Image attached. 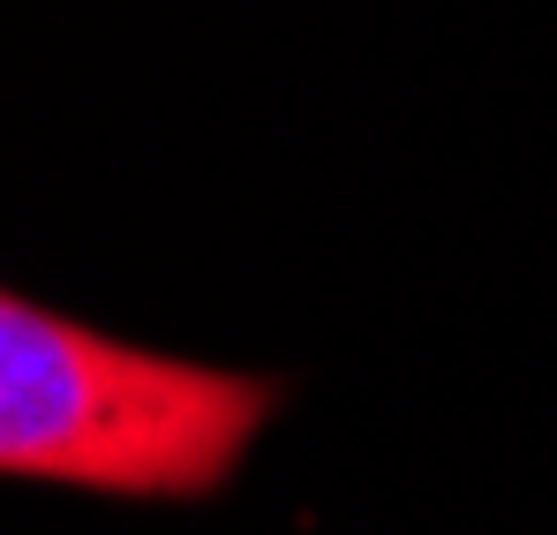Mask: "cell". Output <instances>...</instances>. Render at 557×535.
I'll return each instance as SVG.
<instances>
[{"instance_id": "1", "label": "cell", "mask_w": 557, "mask_h": 535, "mask_svg": "<svg viewBox=\"0 0 557 535\" xmlns=\"http://www.w3.org/2000/svg\"><path fill=\"white\" fill-rule=\"evenodd\" d=\"M294 385L0 294V475L106 506H219Z\"/></svg>"}]
</instances>
